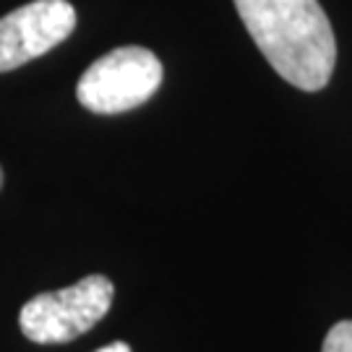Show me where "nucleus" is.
<instances>
[{
    "mask_svg": "<svg viewBox=\"0 0 352 352\" xmlns=\"http://www.w3.org/2000/svg\"><path fill=\"white\" fill-rule=\"evenodd\" d=\"M256 47L287 84L318 91L337 65V39L318 0H235Z\"/></svg>",
    "mask_w": 352,
    "mask_h": 352,
    "instance_id": "obj_1",
    "label": "nucleus"
},
{
    "mask_svg": "<svg viewBox=\"0 0 352 352\" xmlns=\"http://www.w3.org/2000/svg\"><path fill=\"white\" fill-rule=\"evenodd\" d=\"M162 87V63L146 47H115L78 78L76 100L89 113L120 115L149 102Z\"/></svg>",
    "mask_w": 352,
    "mask_h": 352,
    "instance_id": "obj_2",
    "label": "nucleus"
},
{
    "mask_svg": "<svg viewBox=\"0 0 352 352\" xmlns=\"http://www.w3.org/2000/svg\"><path fill=\"white\" fill-rule=\"evenodd\" d=\"M115 285L104 274H89L71 287L42 292L19 314V327L34 344H65L87 334L107 316Z\"/></svg>",
    "mask_w": 352,
    "mask_h": 352,
    "instance_id": "obj_3",
    "label": "nucleus"
},
{
    "mask_svg": "<svg viewBox=\"0 0 352 352\" xmlns=\"http://www.w3.org/2000/svg\"><path fill=\"white\" fill-rule=\"evenodd\" d=\"M76 29L68 0H32L0 19V74L21 68L58 47Z\"/></svg>",
    "mask_w": 352,
    "mask_h": 352,
    "instance_id": "obj_4",
    "label": "nucleus"
},
{
    "mask_svg": "<svg viewBox=\"0 0 352 352\" xmlns=\"http://www.w3.org/2000/svg\"><path fill=\"white\" fill-rule=\"evenodd\" d=\"M321 352H352V321H340L329 329Z\"/></svg>",
    "mask_w": 352,
    "mask_h": 352,
    "instance_id": "obj_5",
    "label": "nucleus"
},
{
    "mask_svg": "<svg viewBox=\"0 0 352 352\" xmlns=\"http://www.w3.org/2000/svg\"><path fill=\"white\" fill-rule=\"evenodd\" d=\"M97 352H131L126 342H113V344H107V347H100Z\"/></svg>",
    "mask_w": 352,
    "mask_h": 352,
    "instance_id": "obj_6",
    "label": "nucleus"
},
{
    "mask_svg": "<svg viewBox=\"0 0 352 352\" xmlns=\"http://www.w3.org/2000/svg\"><path fill=\"white\" fill-rule=\"evenodd\" d=\"M0 188H3V170H0Z\"/></svg>",
    "mask_w": 352,
    "mask_h": 352,
    "instance_id": "obj_7",
    "label": "nucleus"
}]
</instances>
